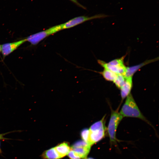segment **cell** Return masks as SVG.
I'll return each instance as SVG.
<instances>
[{
	"mask_svg": "<svg viewBox=\"0 0 159 159\" xmlns=\"http://www.w3.org/2000/svg\"><path fill=\"white\" fill-rule=\"evenodd\" d=\"M120 113L123 117L139 118L147 121L140 111L132 94L130 93L127 97Z\"/></svg>",
	"mask_w": 159,
	"mask_h": 159,
	"instance_id": "obj_1",
	"label": "cell"
},
{
	"mask_svg": "<svg viewBox=\"0 0 159 159\" xmlns=\"http://www.w3.org/2000/svg\"><path fill=\"white\" fill-rule=\"evenodd\" d=\"M105 116L100 120L92 124L89 129V133L87 143L91 146L101 140L105 135Z\"/></svg>",
	"mask_w": 159,
	"mask_h": 159,
	"instance_id": "obj_2",
	"label": "cell"
},
{
	"mask_svg": "<svg viewBox=\"0 0 159 159\" xmlns=\"http://www.w3.org/2000/svg\"><path fill=\"white\" fill-rule=\"evenodd\" d=\"M62 30L61 24L52 26L47 29L31 35L25 39L32 45H36L49 36Z\"/></svg>",
	"mask_w": 159,
	"mask_h": 159,
	"instance_id": "obj_3",
	"label": "cell"
},
{
	"mask_svg": "<svg viewBox=\"0 0 159 159\" xmlns=\"http://www.w3.org/2000/svg\"><path fill=\"white\" fill-rule=\"evenodd\" d=\"M123 117L117 111H112L107 128V132L110 141L115 142L116 139V133L119 123Z\"/></svg>",
	"mask_w": 159,
	"mask_h": 159,
	"instance_id": "obj_4",
	"label": "cell"
},
{
	"mask_svg": "<svg viewBox=\"0 0 159 159\" xmlns=\"http://www.w3.org/2000/svg\"><path fill=\"white\" fill-rule=\"evenodd\" d=\"M108 16L103 14H99L91 16H82L72 18L67 21L61 24L62 30L73 27L87 21L105 18Z\"/></svg>",
	"mask_w": 159,
	"mask_h": 159,
	"instance_id": "obj_5",
	"label": "cell"
},
{
	"mask_svg": "<svg viewBox=\"0 0 159 159\" xmlns=\"http://www.w3.org/2000/svg\"><path fill=\"white\" fill-rule=\"evenodd\" d=\"M90 145L84 141L75 143L70 148L81 158H85L91 148Z\"/></svg>",
	"mask_w": 159,
	"mask_h": 159,
	"instance_id": "obj_6",
	"label": "cell"
},
{
	"mask_svg": "<svg viewBox=\"0 0 159 159\" xmlns=\"http://www.w3.org/2000/svg\"><path fill=\"white\" fill-rule=\"evenodd\" d=\"M26 42V39L12 42L6 43L1 45V52L3 57L8 56L20 46Z\"/></svg>",
	"mask_w": 159,
	"mask_h": 159,
	"instance_id": "obj_7",
	"label": "cell"
},
{
	"mask_svg": "<svg viewBox=\"0 0 159 159\" xmlns=\"http://www.w3.org/2000/svg\"><path fill=\"white\" fill-rule=\"evenodd\" d=\"M97 62L104 69L110 70L117 74H122L124 76L125 74L126 67L124 64L120 66L112 65L100 60H98Z\"/></svg>",
	"mask_w": 159,
	"mask_h": 159,
	"instance_id": "obj_8",
	"label": "cell"
},
{
	"mask_svg": "<svg viewBox=\"0 0 159 159\" xmlns=\"http://www.w3.org/2000/svg\"><path fill=\"white\" fill-rule=\"evenodd\" d=\"M158 60V58L147 60L140 64L130 67H126L125 74L124 76L125 78L132 77L134 74L141 67L145 65L152 62H155Z\"/></svg>",
	"mask_w": 159,
	"mask_h": 159,
	"instance_id": "obj_9",
	"label": "cell"
},
{
	"mask_svg": "<svg viewBox=\"0 0 159 159\" xmlns=\"http://www.w3.org/2000/svg\"><path fill=\"white\" fill-rule=\"evenodd\" d=\"M132 77L125 78V83L120 89L121 98L125 99L130 93L132 86Z\"/></svg>",
	"mask_w": 159,
	"mask_h": 159,
	"instance_id": "obj_10",
	"label": "cell"
},
{
	"mask_svg": "<svg viewBox=\"0 0 159 159\" xmlns=\"http://www.w3.org/2000/svg\"><path fill=\"white\" fill-rule=\"evenodd\" d=\"M54 148L60 158L67 155L70 150L68 143L65 142L58 145Z\"/></svg>",
	"mask_w": 159,
	"mask_h": 159,
	"instance_id": "obj_11",
	"label": "cell"
},
{
	"mask_svg": "<svg viewBox=\"0 0 159 159\" xmlns=\"http://www.w3.org/2000/svg\"><path fill=\"white\" fill-rule=\"evenodd\" d=\"M42 156L43 159H59L60 158L54 147L46 150Z\"/></svg>",
	"mask_w": 159,
	"mask_h": 159,
	"instance_id": "obj_12",
	"label": "cell"
},
{
	"mask_svg": "<svg viewBox=\"0 0 159 159\" xmlns=\"http://www.w3.org/2000/svg\"><path fill=\"white\" fill-rule=\"evenodd\" d=\"M100 73L106 80L113 82L116 79L117 75V74L105 69Z\"/></svg>",
	"mask_w": 159,
	"mask_h": 159,
	"instance_id": "obj_13",
	"label": "cell"
},
{
	"mask_svg": "<svg viewBox=\"0 0 159 159\" xmlns=\"http://www.w3.org/2000/svg\"><path fill=\"white\" fill-rule=\"evenodd\" d=\"M125 80V78L123 75L119 74H117L113 82L118 88L120 89L124 85Z\"/></svg>",
	"mask_w": 159,
	"mask_h": 159,
	"instance_id": "obj_14",
	"label": "cell"
},
{
	"mask_svg": "<svg viewBox=\"0 0 159 159\" xmlns=\"http://www.w3.org/2000/svg\"><path fill=\"white\" fill-rule=\"evenodd\" d=\"M125 56L118 59L113 60L107 63L109 65L114 66H120L124 65V60Z\"/></svg>",
	"mask_w": 159,
	"mask_h": 159,
	"instance_id": "obj_15",
	"label": "cell"
},
{
	"mask_svg": "<svg viewBox=\"0 0 159 159\" xmlns=\"http://www.w3.org/2000/svg\"><path fill=\"white\" fill-rule=\"evenodd\" d=\"M89 133V129L85 128L82 130L81 132V137L84 141L87 143Z\"/></svg>",
	"mask_w": 159,
	"mask_h": 159,
	"instance_id": "obj_16",
	"label": "cell"
},
{
	"mask_svg": "<svg viewBox=\"0 0 159 159\" xmlns=\"http://www.w3.org/2000/svg\"><path fill=\"white\" fill-rule=\"evenodd\" d=\"M67 155L70 159H80L81 158L73 150L71 149Z\"/></svg>",
	"mask_w": 159,
	"mask_h": 159,
	"instance_id": "obj_17",
	"label": "cell"
},
{
	"mask_svg": "<svg viewBox=\"0 0 159 159\" xmlns=\"http://www.w3.org/2000/svg\"><path fill=\"white\" fill-rule=\"evenodd\" d=\"M79 7H80L84 9H86V8L80 3L77 0H69Z\"/></svg>",
	"mask_w": 159,
	"mask_h": 159,
	"instance_id": "obj_18",
	"label": "cell"
},
{
	"mask_svg": "<svg viewBox=\"0 0 159 159\" xmlns=\"http://www.w3.org/2000/svg\"><path fill=\"white\" fill-rule=\"evenodd\" d=\"M3 135L0 134V140L3 139L4 138L3 137Z\"/></svg>",
	"mask_w": 159,
	"mask_h": 159,
	"instance_id": "obj_19",
	"label": "cell"
},
{
	"mask_svg": "<svg viewBox=\"0 0 159 159\" xmlns=\"http://www.w3.org/2000/svg\"><path fill=\"white\" fill-rule=\"evenodd\" d=\"M1 52V45L0 44V53Z\"/></svg>",
	"mask_w": 159,
	"mask_h": 159,
	"instance_id": "obj_20",
	"label": "cell"
},
{
	"mask_svg": "<svg viewBox=\"0 0 159 159\" xmlns=\"http://www.w3.org/2000/svg\"><path fill=\"white\" fill-rule=\"evenodd\" d=\"M1 153V151L0 148V153Z\"/></svg>",
	"mask_w": 159,
	"mask_h": 159,
	"instance_id": "obj_21",
	"label": "cell"
},
{
	"mask_svg": "<svg viewBox=\"0 0 159 159\" xmlns=\"http://www.w3.org/2000/svg\"><path fill=\"white\" fill-rule=\"evenodd\" d=\"M87 159H94L92 158H88Z\"/></svg>",
	"mask_w": 159,
	"mask_h": 159,
	"instance_id": "obj_22",
	"label": "cell"
}]
</instances>
